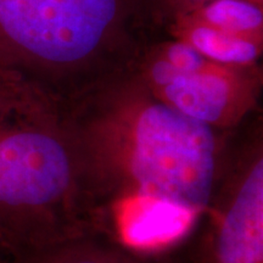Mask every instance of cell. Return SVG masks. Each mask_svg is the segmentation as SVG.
Returning <instances> with one entry per match:
<instances>
[{"instance_id":"6da1fadb","label":"cell","mask_w":263,"mask_h":263,"mask_svg":"<svg viewBox=\"0 0 263 263\" xmlns=\"http://www.w3.org/2000/svg\"><path fill=\"white\" fill-rule=\"evenodd\" d=\"M59 111L98 234L146 255L182 242L209 203L228 133L164 104L132 67Z\"/></svg>"},{"instance_id":"7a4b0ae2","label":"cell","mask_w":263,"mask_h":263,"mask_svg":"<svg viewBox=\"0 0 263 263\" xmlns=\"http://www.w3.org/2000/svg\"><path fill=\"white\" fill-rule=\"evenodd\" d=\"M153 35L136 0H0V68L58 106L130 68Z\"/></svg>"},{"instance_id":"3957f363","label":"cell","mask_w":263,"mask_h":263,"mask_svg":"<svg viewBox=\"0 0 263 263\" xmlns=\"http://www.w3.org/2000/svg\"><path fill=\"white\" fill-rule=\"evenodd\" d=\"M99 235L57 105L0 115V262Z\"/></svg>"},{"instance_id":"277c9868","label":"cell","mask_w":263,"mask_h":263,"mask_svg":"<svg viewBox=\"0 0 263 263\" xmlns=\"http://www.w3.org/2000/svg\"><path fill=\"white\" fill-rule=\"evenodd\" d=\"M162 263H263V124L258 112L227 136L205 211Z\"/></svg>"},{"instance_id":"5b68a950","label":"cell","mask_w":263,"mask_h":263,"mask_svg":"<svg viewBox=\"0 0 263 263\" xmlns=\"http://www.w3.org/2000/svg\"><path fill=\"white\" fill-rule=\"evenodd\" d=\"M132 70L161 101L219 133L236 129L258 112V64H223L178 39L155 35L141 47Z\"/></svg>"},{"instance_id":"8992f818","label":"cell","mask_w":263,"mask_h":263,"mask_svg":"<svg viewBox=\"0 0 263 263\" xmlns=\"http://www.w3.org/2000/svg\"><path fill=\"white\" fill-rule=\"evenodd\" d=\"M11 263H162V261L156 255L133 251L105 236L88 235Z\"/></svg>"},{"instance_id":"52a82bcc","label":"cell","mask_w":263,"mask_h":263,"mask_svg":"<svg viewBox=\"0 0 263 263\" xmlns=\"http://www.w3.org/2000/svg\"><path fill=\"white\" fill-rule=\"evenodd\" d=\"M188 16L229 34L263 42V5L249 0H212Z\"/></svg>"},{"instance_id":"ba28073f","label":"cell","mask_w":263,"mask_h":263,"mask_svg":"<svg viewBox=\"0 0 263 263\" xmlns=\"http://www.w3.org/2000/svg\"><path fill=\"white\" fill-rule=\"evenodd\" d=\"M147 28L155 34H164L177 20L212 0H136ZM263 5V0H249Z\"/></svg>"},{"instance_id":"9c48e42d","label":"cell","mask_w":263,"mask_h":263,"mask_svg":"<svg viewBox=\"0 0 263 263\" xmlns=\"http://www.w3.org/2000/svg\"><path fill=\"white\" fill-rule=\"evenodd\" d=\"M43 103H54L14 73L0 68V115Z\"/></svg>"},{"instance_id":"30bf717a","label":"cell","mask_w":263,"mask_h":263,"mask_svg":"<svg viewBox=\"0 0 263 263\" xmlns=\"http://www.w3.org/2000/svg\"><path fill=\"white\" fill-rule=\"evenodd\" d=\"M0 263H3V262H0Z\"/></svg>"}]
</instances>
